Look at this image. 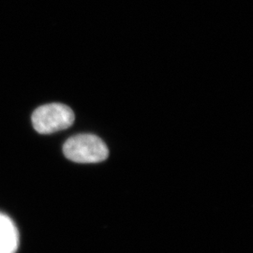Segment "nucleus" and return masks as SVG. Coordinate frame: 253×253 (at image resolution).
<instances>
[{
  "instance_id": "f257e3e1",
  "label": "nucleus",
  "mask_w": 253,
  "mask_h": 253,
  "mask_svg": "<svg viewBox=\"0 0 253 253\" xmlns=\"http://www.w3.org/2000/svg\"><path fill=\"white\" fill-rule=\"evenodd\" d=\"M65 157L74 163H97L108 158L107 145L98 136L78 134L68 139L63 145Z\"/></svg>"
},
{
  "instance_id": "f03ea898",
  "label": "nucleus",
  "mask_w": 253,
  "mask_h": 253,
  "mask_svg": "<svg viewBox=\"0 0 253 253\" xmlns=\"http://www.w3.org/2000/svg\"><path fill=\"white\" fill-rule=\"evenodd\" d=\"M73 110L62 103H49L37 108L32 114V125L41 134H51L73 125Z\"/></svg>"
},
{
  "instance_id": "7ed1b4c3",
  "label": "nucleus",
  "mask_w": 253,
  "mask_h": 253,
  "mask_svg": "<svg viewBox=\"0 0 253 253\" xmlns=\"http://www.w3.org/2000/svg\"><path fill=\"white\" fill-rule=\"evenodd\" d=\"M18 247V233L12 220L0 213V253H14Z\"/></svg>"
}]
</instances>
